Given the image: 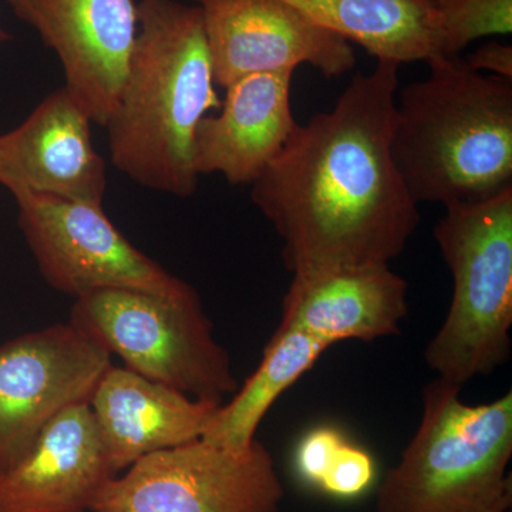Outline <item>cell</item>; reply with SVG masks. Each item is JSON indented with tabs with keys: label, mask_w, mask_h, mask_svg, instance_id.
Returning a JSON list of instances; mask_svg holds the SVG:
<instances>
[{
	"label": "cell",
	"mask_w": 512,
	"mask_h": 512,
	"mask_svg": "<svg viewBox=\"0 0 512 512\" xmlns=\"http://www.w3.org/2000/svg\"><path fill=\"white\" fill-rule=\"evenodd\" d=\"M136 43L106 128L111 163L134 183L188 198L197 192L198 124L220 109L202 10L180 0H141Z\"/></svg>",
	"instance_id": "7a4b0ae2"
},
{
	"label": "cell",
	"mask_w": 512,
	"mask_h": 512,
	"mask_svg": "<svg viewBox=\"0 0 512 512\" xmlns=\"http://www.w3.org/2000/svg\"><path fill=\"white\" fill-rule=\"evenodd\" d=\"M434 239L453 275L443 325L424 352L439 379L464 387L507 362L512 328V188L444 208Z\"/></svg>",
	"instance_id": "5b68a950"
},
{
	"label": "cell",
	"mask_w": 512,
	"mask_h": 512,
	"mask_svg": "<svg viewBox=\"0 0 512 512\" xmlns=\"http://www.w3.org/2000/svg\"><path fill=\"white\" fill-rule=\"evenodd\" d=\"M407 293L409 285L389 265L293 275L279 326L303 330L330 346L389 338L407 318Z\"/></svg>",
	"instance_id": "2e32d148"
},
{
	"label": "cell",
	"mask_w": 512,
	"mask_h": 512,
	"mask_svg": "<svg viewBox=\"0 0 512 512\" xmlns=\"http://www.w3.org/2000/svg\"><path fill=\"white\" fill-rule=\"evenodd\" d=\"M436 57L460 56L471 43L512 33V0H430Z\"/></svg>",
	"instance_id": "d6986e66"
},
{
	"label": "cell",
	"mask_w": 512,
	"mask_h": 512,
	"mask_svg": "<svg viewBox=\"0 0 512 512\" xmlns=\"http://www.w3.org/2000/svg\"><path fill=\"white\" fill-rule=\"evenodd\" d=\"M10 39V35L8 32H6L5 29L0 26V42H6V40Z\"/></svg>",
	"instance_id": "603a6c76"
},
{
	"label": "cell",
	"mask_w": 512,
	"mask_h": 512,
	"mask_svg": "<svg viewBox=\"0 0 512 512\" xmlns=\"http://www.w3.org/2000/svg\"><path fill=\"white\" fill-rule=\"evenodd\" d=\"M400 64L377 60L329 111L296 124L252 184L292 275L389 265L420 224L390 150Z\"/></svg>",
	"instance_id": "6da1fadb"
},
{
	"label": "cell",
	"mask_w": 512,
	"mask_h": 512,
	"mask_svg": "<svg viewBox=\"0 0 512 512\" xmlns=\"http://www.w3.org/2000/svg\"><path fill=\"white\" fill-rule=\"evenodd\" d=\"M19 228L46 284L73 299L104 289H192L134 247L99 205L18 192Z\"/></svg>",
	"instance_id": "ba28073f"
},
{
	"label": "cell",
	"mask_w": 512,
	"mask_h": 512,
	"mask_svg": "<svg viewBox=\"0 0 512 512\" xmlns=\"http://www.w3.org/2000/svg\"><path fill=\"white\" fill-rule=\"evenodd\" d=\"M89 404L116 474L148 454L202 439L221 406L117 366L107 370Z\"/></svg>",
	"instance_id": "9a60e30c"
},
{
	"label": "cell",
	"mask_w": 512,
	"mask_h": 512,
	"mask_svg": "<svg viewBox=\"0 0 512 512\" xmlns=\"http://www.w3.org/2000/svg\"><path fill=\"white\" fill-rule=\"evenodd\" d=\"M345 440L342 431L330 426L316 427L302 437L295 451V470L303 483L319 487L336 451Z\"/></svg>",
	"instance_id": "44dd1931"
},
{
	"label": "cell",
	"mask_w": 512,
	"mask_h": 512,
	"mask_svg": "<svg viewBox=\"0 0 512 512\" xmlns=\"http://www.w3.org/2000/svg\"><path fill=\"white\" fill-rule=\"evenodd\" d=\"M285 488L268 448L205 440L136 461L101 488L90 512H281Z\"/></svg>",
	"instance_id": "52a82bcc"
},
{
	"label": "cell",
	"mask_w": 512,
	"mask_h": 512,
	"mask_svg": "<svg viewBox=\"0 0 512 512\" xmlns=\"http://www.w3.org/2000/svg\"><path fill=\"white\" fill-rule=\"evenodd\" d=\"M62 64L64 87L106 127L136 43L134 0H6Z\"/></svg>",
	"instance_id": "8fae6325"
},
{
	"label": "cell",
	"mask_w": 512,
	"mask_h": 512,
	"mask_svg": "<svg viewBox=\"0 0 512 512\" xmlns=\"http://www.w3.org/2000/svg\"><path fill=\"white\" fill-rule=\"evenodd\" d=\"M111 355L69 322L23 333L0 346V474L69 407L89 403Z\"/></svg>",
	"instance_id": "9c48e42d"
},
{
	"label": "cell",
	"mask_w": 512,
	"mask_h": 512,
	"mask_svg": "<svg viewBox=\"0 0 512 512\" xmlns=\"http://www.w3.org/2000/svg\"><path fill=\"white\" fill-rule=\"evenodd\" d=\"M116 477L89 403L69 407L0 474V512H86Z\"/></svg>",
	"instance_id": "4fadbf2b"
},
{
	"label": "cell",
	"mask_w": 512,
	"mask_h": 512,
	"mask_svg": "<svg viewBox=\"0 0 512 512\" xmlns=\"http://www.w3.org/2000/svg\"><path fill=\"white\" fill-rule=\"evenodd\" d=\"M427 2H430V0H427Z\"/></svg>",
	"instance_id": "cb8c5ba5"
},
{
	"label": "cell",
	"mask_w": 512,
	"mask_h": 512,
	"mask_svg": "<svg viewBox=\"0 0 512 512\" xmlns=\"http://www.w3.org/2000/svg\"><path fill=\"white\" fill-rule=\"evenodd\" d=\"M200 3L201 0H195ZM320 28L356 43L377 60L397 64L436 57L427 0H279Z\"/></svg>",
	"instance_id": "e0dca14e"
},
{
	"label": "cell",
	"mask_w": 512,
	"mask_h": 512,
	"mask_svg": "<svg viewBox=\"0 0 512 512\" xmlns=\"http://www.w3.org/2000/svg\"><path fill=\"white\" fill-rule=\"evenodd\" d=\"M329 348L328 342L303 330L278 326L261 363L232 399L218 407L202 440L232 451L248 450L276 400Z\"/></svg>",
	"instance_id": "ac0fdd59"
},
{
	"label": "cell",
	"mask_w": 512,
	"mask_h": 512,
	"mask_svg": "<svg viewBox=\"0 0 512 512\" xmlns=\"http://www.w3.org/2000/svg\"><path fill=\"white\" fill-rule=\"evenodd\" d=\"M470 69L488 76L512 80V46L510 43L488 42L463 57Z\"/></svg>",
	"instance_id": "7402d4cb"
},
{
	"label": "cell",
	"mask_w": 512,
	"mask_h": 512,
	"mask_svg": "<svg viewBox=\"0 0 512 512\" xmlns=\"http://www.w3.org/2000/svg\"><path fill=\"white\" fill-rule=\"evenodd\" d=\"M375 478L376 464L373 457L346 439L336 451L318 490L339 500H355L370 490Z\"/></svg>",
	"instance_id": "ffe728a7"
},
{
	"label": "cell",
	"mask_w": 512,
	"mask_h": 512,
	"mask_svg": "<svg viewBox=\"0 0 512 512\" xmlns=\"http://www.w3.org/2000/svg\"><path fill=\"white\" fill-rule=\"evenodd\" d=\"M293 73H261L225 87L220 113L205 116L194 136L195 173L252 185L281 153L298 121L292 113Z\"/></svg>",
	"instance_id": "5bb4252c"
},
{
	"label": "cell",
	"mask_w": 512,
	"mask_h": 512,
	"mask_svg": "<svg viewBox=\"0 0 512 512\" xmlns=\"http://www.w3.org/2000/svg\"><path fill=\"white\" fill-rule=\"evenodd\" d=\"M214 82L228 87L261 73H295L309 64L328 79L356 64L352 43L279 0H201Z\"/></svg>",
	"instance_id": "30bf717a"
},
{
	"label": "cell",
	"mask_w": 512,
	"mask_h": 512,
	"mask_svg": "<svg viewBox=\"0 0 512 512\" xmlns=\"http://www.w3.org/2000/svg\"><path fill=\"white\" fill-rule=\"evenodd\" d=\"M397 92L390 150L417 204H476L512 188V80L433 57Z\"/></svg>",
	"instance_id": "3957f363"
},
{
	"label": "cell",
	"mask_w": 512,
	"mask_h": 512,
	"mask_svg": "<svg viewBox=\"0 0 512 512\" xmlns=\"http://www.w3.org/2000/svg\"><path fill=\"white\" fill-rule=\"evenodd\" d=\"M92 123L66 87L47 94L28 119L0 136V185L12 195L103 207L107 170L93 144Z\"/></svg>",
	"instance_id": "7c38bea8"
},
{
	"label": "cell",
	"mask_w": 512,
	"mask_h": 512,
	"mask_svg": "<svg viewBox=\"0 0 512 512\" xmlns=\"http://www.w3.org/2000/svg\"><path fill=\"white\" fill-rule=\"evenodd\" d=\"M463 387L434 379L402 458L373 512H508L512 505V392L471 406Z\"/></svg>",
	"instance_id": "277c9868"
},
{
	"label": "cell",
	"mask_w": 512,
	"mask_h": 512,
	"mask_svg": "<svg viewBox=\"0 0 512 512\" xmlns=\"http://www.w3.org/2000/svg\"><path fill=\"white\" fill-rule=\"evenodd\" d=\"M70 325L124 367L194 399L225 403L239 389L194 288L181 295L104 289L74 299Z\"/></svg>",
	"instance_id": "8992f818"
}]
</instances>
